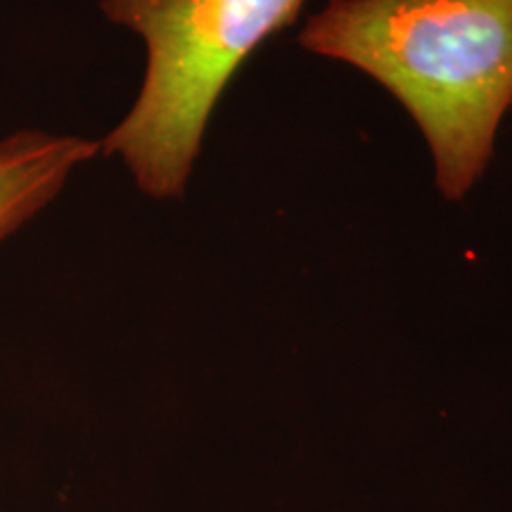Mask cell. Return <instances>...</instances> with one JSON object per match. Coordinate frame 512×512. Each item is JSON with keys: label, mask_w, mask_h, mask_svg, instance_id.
Instances as JSON below:
<instances>
[{"label": "cell", "mask_w": 512, "mask_h": 512, "mask_svg": "<svg viewBox=\"0 0 512 512\" xmlns=\"http://www.w3.org/2000/svg\"><path fill=\"white\" fill-rule=\"evenodd\" d=\"M306 0H100L102 15L143 38L145 79L100 140L152 200H181L209 119L242 62L294 24Z\"/></svg>", "instance_id": "obj_2"}, {"label": "cell", "mask_w": 512, "mask_h": 512, "mask_svg": "<svg viewBox=\"0 0 512 512\" xmlns=\"http://www.w3.org/2000/svg\"><path fill=\"white\" fill-rule=\"evenodd\" d=\"M299 46L361 69L406 107L444 200L482 181L512 110V0H328Z\"/></svg>", "instance_id": "obj_1"}, {"label": "cell", "mask_w": 512, "mask_h": 512, "mask_svg": "<svg viewBox=\"0 0 512 512\" xmlns=\"http://www.w3.org/2000/svg\"><path fill=\"white\" fill-rule=\"evenodd\" d=\"M100 140L22 128L0 140V245L57 200Z\"/></svg>", "instance_id": "obj_3"}]
</instances>
